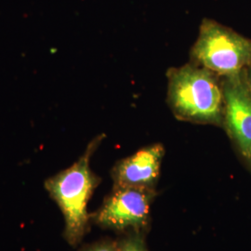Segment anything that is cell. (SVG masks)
Returning a JSON list of instances; mask_svg holds the SVG:
<instances>
[{"label":"cell","instance_id":"9","mask_svg":"<svg viewBox=\"0 0 251 251\" xmlns=\"http://www.w3.org/2000/svg\"><path fill=\"white\" fill-rule=\"evenodd\" d=\"M245 76H246V80L250 87L251 90V64L245 70Z\"/></svg>","mask_w":251,"mask_h":251},{"label":"cell","instance_id":"6","mask_svg":"<svg viewBox=\"0 0 251 251\" xmlns=\"http://www.w3.org/2000/svg\"><path fill=\"white\" fill-rule=\"evenodd\" d=\"M164 155V146L155 144L117 162L112 170L114 187L154 189Z\"/></svg>","mask_w":251,"mask_h":251},{"label":"cell","instance_id":"7","mask_svg":"<svg viewBox=\"0 0 251 251\" xmlns=\"http://www.w3.org/2000/svg\"><path fill=\"white\" fill-rule=\"evenodd\" d=\"M118 251H147L144 237L137 232L117 241Z\"/></svg>","mask_w":251,"mask_h":251},{"label":"cell","instance_id":"8","mask_svg":"<svg viewBox=\"0 0 251 251\" xmlns=\"http://www.w3.org/2000/svg\"><path fill=\"white\" fill-rule=\"evenodd\" d=\"M80 251H118V244L111 239H101L84 247Z\"/></svg>","mask_w":251,"mask_h":251},{"label":"cell","instance_id":"2","mask_svg":"<svg viewBox=\"0 0 251 251\" xmlns=\"http://www.w3.org/2000/svg\"><path fill=\"white\" fill-rule=\"evenodd\" d=\"M105 135L95 137L84 153L71 167L45 180L44 186L60 207L65 227L63 236L67 243L76 247L90 231V215L87 206L100 179L90 169V159Z\"/></svg>","mask_w":251,"mask_h":251},{"label":"cell","instance_id":"3","mask_svg":"<svg viewBox=\"0 0 251 251\" xmlns=\"http://www.w3.org/2000/svg\"><path fill=\"white\" fill-rule=\"evenodd\" d=\"M191 63L221 77L232 76L251 64V39L210 19H204L191 50Z\"/></svg>","mask_w":251,"mask_h":251},{"label":"cell","instance_id":"1","mask_svg":"<svg viewBox=\"0 0 251 251\" xmlns=\"http://www.w3.org/2000/svg\"><path fill=\"white\" fill-rule=\"evenodd\" d=\"M168 103L175 117L196 124L224 126L222 77L195 63L167 73Z\"/></svg>","mask_w":251,"mask_h":251},{"label":"cell","instance_id":"10","mask_svg":"<svg viewBox=\"0 0 251 251\" xmlns=\"http://www.w3.org/2000/svg\"><path fill=\"white\" fill-rule=\"evenodd\" d=\"M249 161L251 162V159H250V160H249Z\"/></svg>","mask_w":251,"mask_h":251},{"label":"cell","instance_id":"4","mask_svg":"<svg viewBox=\"0 0 251 251\" xmlns=\"http://www.w3.org/2000/svg\"><path fill=\"white\" fill-rule=\"evenodd\" d=\"M154 189L114 187L99 209L90 215L95 225L102 229L139 232L149 224Z\"/></svg>","mask_w":251,"mask_h":251},{"label":"cell","instance_id":"5","mask_svg":"<svg viewBox=\"0 0 251 251\" xmlns=\"http://www.w3.org/2000/svg\"><path fill=\"white\" fill-rule=\"evenodd\" d=\"M224 127L243 157L251 158V90L243 72L222 77Z\"/></svg>","mask_w":251,"mask_h":251}]
</instances>
